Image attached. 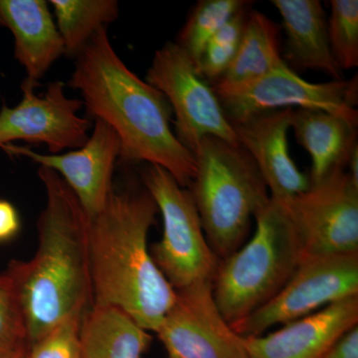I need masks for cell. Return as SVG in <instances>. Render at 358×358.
<instances>
[{
    "instance_id": "cell-9",
    "label": "cell",
    "mask_w": 358,
    "mask_h": 358,
    "mask_svg": "<svg viewBox=\"0 0 358 358\" xmlns=\"http://www.w3.org/2000/svg\"><path fill=\"white\" fill-rule=\"evenodd\" d=\"M233 127L271 110L312 109L338 115L357 127V77L312 83L287 63L243 86L214 90Z\"/></svg>"
},
{
    "instance_id": "cell-19",
    "label": "cell",
    "mask_w": 358,
    "mask_h": 358,
    "mask_svg": "<svg viewBox=\"0 0 358 358\" xmlns=\"http://www.w3.org/2000/svg\"><path fill=\"white\" fill-rule=\"evenodd\" d=\"M152 341L150 331L117 308L93 305L82 320L81 358H143Z\"/></svg>"
},
{
    "instance_id": "cell-7",
    "label": "cell",
    "mask_w": 358,
    "mask_h": 358,
    "mask_svg": "<svg viewBox=\"0 0 358 358\" xmlns=\"http://www.w3.org/2000/svg\"><path fill=\"white\" fill-rule=\"evenodd\" d=\"M145 81L166 96L174 115V134L190 152L206 136L240 145L213 87L176 42L155 51Z\"/></svg>"
},
{
    "instance_id": "cell-13",
    "label": "cell",
    "mask_w": 358,
    "mask_h": 358,
    "mask_svg": "<svg viewBox=\"0 0 358 358\" xmlns=\"http://www.w3.org/2000/svg\"><path fill=\"white\" fill-rule=\"evenodd\" d=\"M94 121L93 131L83 147L66 154H40L13 143L2 148L8 155L27 157L57 173L75 193L89 218L98 215L107 204L114 189L115 162L121 154V143L114 129L101 120Z\"/></svg>"
},
{
    "instance_id": "cell-4",
    "label": "cell",
    "mask_w": 358,
    "mask_h": 358,
    "mask_svg": "<svg viewBox=\"0 0 358 358\" xmlns=\"http://www.w3.org/2000/svg\"><path fill=\"white\" fill-rule=\"evenodd\" d=\"M189 192L205 236L220 260L246 242L252 221L271 201L253 159L240 145L206 136L193 150Z\"/></svg>"
},
{
    "instance_id": "cell-21",
    "label": "cell",
    "mask_w": 358,
    "mask_h": 358,
    "mask_svg": "<svg viewBox=\"0 0 358 358\" xmlns=\"http://www.w3.org/2000/svg\"><path fill=\"white\" fill-rule=\"evenodd\" d=\"M66 55L76 58L100 28L119 17L115 0H51Z\"/></svg>"
},
{
    "instance_id": "cell-6",
    "label": "cell",
    "mask_w": 358,
    "mask_h": 358,
    "mask_svg": "<svg viewBox=\"0 0 358 358\" xmlns=\"http://www.w3.org/2000/svg\"><path fill=\"white\" fill-rule=\"evenodd\" d=\"M143 182L164 222L162 240L150 250L162 274L176 291L212 281L220 259L207 241L189 189L166 169L150 164L143 171Z\"/></svg>"
},
{
    "instance_id": "cell-24",
    "label": "cell",
    "mask_w": 358,
    "mask_h": 358,
    "mask_svg": "<svg viewBox=\"0 0 358 358\" xmlns=\"http://www.w3.org/2000/svg\"><path fill=\"white\" fill-rule=\"evenodd\" d=\"M250 13L249 7L235 14L216 32L205 46L197 67L211 85L224 76L234 60Z\"/></svg>"
},
{
    "instance_id": "cell-10",
    "label": "cell",
    "mask_w": 358,
    "mask_h": 358,
    "mask_svg": "<svg viewBox=\"0 0 358 358\" xmlns=\"http://www.w3.org/2000/svg\"><path fill=\"white\" fill-rule=\"evenodd\" d=\"M275 201L289 219L303 255L358 253V186L346 169L310 183L300 194Z\"/></svg>"
},
{
    "instance_id": "cell-25",
    "label": "cell",
    "mask_w": 358,
    "mask_h": 358,
    "mask_svg": "<svg viewBox=\"0 0 358 358\" xmlns=\"http://www.w3.org/2000/svg\"><path fill=\"white\" fill-rule=\"evenodd\" d=\"M327 20L329 45L336 63L343 70L358 66V1L331 0Z\"/></svg>"
},
{
    "instance_id": "cell-16",
    "label": "cell",
    "mask_w": 358,
    "mask_h": 358,
    "mask_svg": "<svg viewBox=\"0 0 358 358\" xmlns=\"http://www.w3.org/2000/svg\"><path fill=\"white\" fill-rule=\"evenodd\" d=\"M0 26L13 33L14 56L24 68V82L40 80L65 54L57 25L44 0H0Z\"/></svg>"
},
{
    "instance_id": "cell-3",
    "label": "cell",
    "mask_w": 358,
    "mask_h": 358,
    "mask_svg": "<svg viewBox=\"0 0 358 358\" xmlns=\"http://www.w3.org/2000/svg\"><path fill=\"white\" fill-rule=\"evenodd\" d=\"M157 213L145 187L113 189L89 228L93 305L120 308L150 333L176 299L148 247Z\"/></svg>"
},
{
    "instance_id": "cell-18",
    "label": "cell",
    "mask_w": 358,
    "mask_h": 358,
    "mask_svg": "<svg viewBox=\"0 0 358 358\" xmlns=\"http://www.w3.org/2000/svg\"><path fill=\"white\" fill-rule=\"evenodd\" d=\"M296 143L312 159L310 183L320 182L339 169H346L357 140V127L320 110L296 109L292 117Z\"/></svg>"
},
{
    "instance_id": "cell-1",
    "label": "cell",
    "mask_w": 358,
    "mask_h": 358,
    "mask_svg": "<svg viewBox=\"0 0 358 358\" xmlns=\"http://www.w3.org/2000/svg\"><path fill=\"white\" fill-rule=\"evenodd\" d=\"M67 85L81 94L90 120H101L117 134L120 159L162 167L179 185L189 188L195 157L171 129V106L159 90L124 64L106 27L80 52Z\"/></svg>"
},
{
    "instance_id": "cell-17",
    "label": "cell",
    "mask_w": 358,
    "mask_h": 358,
    "mask_svg": "<svg viewBox=\"0 0 358 358\" xmlns=\"http://www.w3.org/2000/svg\"><path fill=\"white\" fill-rule=\"evenodd\" d=\"M286 33V57L303 70L343 80L329 45L326 11L320 0H272Z\"/></svg>"
},
{
    "instance_id": "cell-12",
    "label": "cell",
    "mask_w": 358,
    "mask_h": 358,
    "mask_svg": "<svg viewBox=\"0 0 358 358\" xmlns=\"http://www.w3.org/2000/svg\"><path fill=\"white\" fill-rule=\"evenodd\" d=\"M65 86L63 82H53L43 96H38L36 87L23 81L20 103L15 107L3 103L0 109V148L16 141L44 143L49 155L83 147L91 120L80 117L83 102L66 95Z\"/></svg>"
},
{
    "instance_id": "cell-5",
    "label": "cell",
    "mask_w": 358,
    "mask_h": 358,
    "mask_svg": "<svg viewBox=\"0 0 358 358\" xmlns=\"http://www.w3.org/2000/svg\"><path fill=\"white\" fill-rule=\"evenodd\" d=\"M248 241L219 262L212 292L219 312L233 324L272 300L303 259L296 233L275 200L257 214Z\"/></svg>"
},
{
    "instance_id": "cell-20",
    "label": "cell",
    "mask_w": 358,
    "mask_h": 358,
    "mask_svg": "<svg viewBox=\"0 0 358 358\" xmlns=\"http://www.w3.org/2000/svg\"><path fill=\"white\" fill-rule=\"evenodd\" d=\"M285 63L278 25L260 11H250L234 60L212 87L214 90H227L243 86Z\"/></svg>"
},
{
    "instance_id": "cell-27",
    "label": "cell",
    "mask_w": 358,
    "mask_h": 358,
    "mask_svg": "<svg viewBox=\"0 0 358 358\" xmlns=\"http://www.w3.org/2000/svg\"><path fill=\"white\" fill-rule=\"evenodd\" d=\"M322 358H358V324L343 334Z\"/></svg>"
},
{
    "instance_id": "cell-28",
    "label": "cell",
    "mask_w": 358,
    "mask_h": 358,
    "mask_svg": "<svg viewBox=\"0 0 358 358\" xmlns=\"http://www.w3.org/2000/svg\"><path fill=\"white\" fill-rule=\"evenodd\" d=\"M20 219L10 202L0 200V242L7 241L17 234Z\"/></svg>"
},
{
    "instance_id": "cell-14",
    "label": "cell",
    "mask_w": 358,
    "mask_h": 358,
    "mask_svg": "<svg viewBox=\"0 0 358 358\" xmlns=\"http://www.w3.org/2000/svg\"><path fill=\"white\" fill-rule=\"evenodd\" d=\"M358 324V296L331 303L270 334L245 336L250 358H322Z\"/></svg>"
},
{
    "instance_id": "cell-15",
    "label": "cell",
    "mask_w": 358,
    "mask_h": 358,
    "mask_svg": "<svg viewBox=\"0 0 358 358\" xmlns=\"http://www.w3.org/2000/svg\"><path fill=\"white\" fill-rule=\"evenodd\" d=\"M293 109L271 110L233 127L240 145L253 159L271 199L282 200L310 188L308 176L296 166L289 150Z\"/></svg>"
},
{
    "instance_id": "cell-23",
    "label": "cell",
    "mask_w": 358,
    "mask_h": 358,
    "mask_svg": "<svg viewBox=\"0 0 358 358\" xmlns=\"http://www.w3.org/2000/svg\"><path fill=\"white\" fill-rule=\"evenodd\" d=\"M29 338L20 296L13 277L0 274V358H25Z\"/></svg>"
},
{
    "instance_id": "cell-29",
    "label": "cell",
    "mask_w": 358,
    "mask_h": 358,
    "mask_svg": "<svg viewBox=\"0 0 358 358\" xmlns=\"http://www.w3.org/2000/svg\"><path fill=\"white\" fill-rule=\"evenodd\" d=\"M346 171L350 174V178L355 185L358 186V145L355 143L348 157L346 164Z\"/></svg>"
},
{
    "instance_id": "cell-2",
    "label": "cell",
    "mask_w": 358,
    "mask_h": 358,
    "mask_svg": "<svg viewBox=\"0 0 358 358\" xmlns=\"http://www.w3.org/2000/svg\"><path fill=\"white\" fill-rule=\"evenodd\" d=\"M46 205L38 219V248L29 261L9 263L27 326L30 348L93 301L90 218L55 171L40 166ZM30 350V348H29Z\"/></svg>"
},
{
    "instance_id": "cell-22",
    "label": "cell",
    "mask_w": 358,
    "mask_h": 358,
    "mask_svg": "<svg viewBox=\"0 0 358 358\" xmlns=\"http://www.w3.org/2000/svg\"><path fill=\"white\" fill-rule=\"evenodd\" d=\"M251 6L246 0H201L197 2L179 32L176 43L199 63L205 46L225 23Z\"/></svg>"
},
{
    "instance_id": "cell-8",
    "label": "cell",
    "mask_w": 358,
    "mask_h": 358,
    "mask_svg": "<svg viewBox=\"0 0 358 358\" xmlns=\"http://www.w3.org/2000/svg\"><path fill=\"white\" fill-rule=\"evenodd\" d=\"M358 296V253L305 255L272 300L231 324L242 336H257L350 296Z\"/></svg>"
},
{
    "instance_id": "cell-11",
    "label": "cell",
    "mask_w": 358,
    "mask_h": 358,
    "mask_svg": "<svg viewBox=\"0 0 358 358\" xmlns=\"http://www.w3.org/2000/svg\"><path fill=\"white\" fill-rule=\"evenodd\" d=\"M155 334L167 358H250L244 336L219 312L212 281L176 291V301Z\"/></svg>"
},
{
    "instance_id": "cell-26",
    "label": "cell",
    "mask_w": 358,
    "mask_h": 358,
    "mask_svg": "<svg viewBox=\"0 0 358 358\" xmlns=\"http://www.w3.org/2000/svg\"><path fill=\"white\" fill-rule=\"evenodd\" d=\"M84 313H75L30 348L25 358H81L80 329Z\"/></svg>"
}]
</instances>
